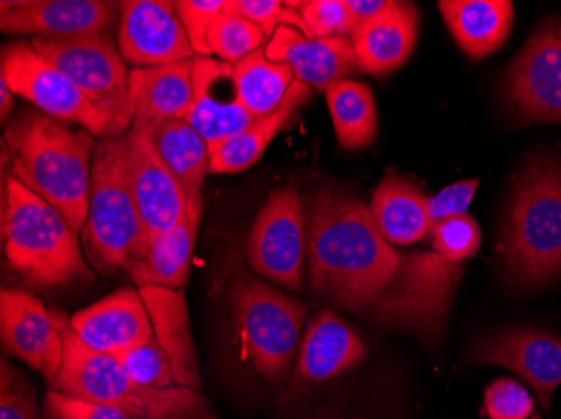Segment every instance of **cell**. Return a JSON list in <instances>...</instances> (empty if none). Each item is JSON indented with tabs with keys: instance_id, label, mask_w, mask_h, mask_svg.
<instances>
[{
	"instance_id": "6da1fadb",
	"label": "cell",
	"mask_w": 561,
	"mask_h": 419,
	"mask_svg": "<svg viewBox=\"0 0 561 419\" xmlns=\"http://www.w3.org/2000/svg\"><path fill=\"white\" fill-rule=\"evenodd\" d=\"M306 260L314 294L371 314L396 287L405 254L383 238L370 207L327 185L314 195Z\"/></svg>"
},
{
	"instance_id": "7a4b0ae2",
	"label": "cell",
	"mask_w": 561,
	"mask_h": 419,
	"mask_svg": "<svg viewBox=\"0 0 561 419\" xmlns=\"http://www.w3.org/2000/svg\"><path fill=\"white\" fill-rule=\"evenodd\" d=\"M94 138L84 128H71L31 108L5 125L12 175L59 210L78 235L87 225Z\"/></svg>"
},
{
	"instance_id": "3957f363",
	"label": "cell",
	"mask_w": 561,
	"mask_h": 419,
	"mask_svg": "<svg viewBox=\"0 0 561 419\" xmlns=\"http://www.w3.org/2000/svg\"><path fill=\"white\" fill-rule=\"evenodd\" d=\"M49 312L62 337L61 370L50 389L113 406L130 419H213L201 391L137 383L115 356L83 342L66 312L58 309Z\"/></svg>"
},
{
	"instance_id": "277c9868",
	"label": "cell",
	"mask_w": 561,
	"mask_h": 419,
	"mask_svg": "<svg viewBox=\"0 0 561 419\" xmlns=\"http://www.w3.org/2000/svg\"><path fill=\"white\" fill-rule=\"evenodd\" d=\"M513 286L538 289L561 276V160L543 154L516 178L503 230Z\"/></svg>"
},
{
	"instance_id": "5b68a950",
	"label": "cell",
	"mask_w": 561,
	"mask_h": 419,
	"mask_svg": "<svg viewBox=\"0 0 561 419\" xmlns=\"http://www.w3.org/2000/svg\"><path fill=\"white\" fill-rule=\"evenodd\" d=\"M4 185L2 238L9 266L39 287L93 279L83 245L65 216L14 175Z\"/></svg>"
},
{
	"instance_id": "8992f818",
	"label": "cell",
	"mask_w": 561,
	"mask_h": 419,
	"mask_svg": "<svg viewBox=\"0 0 561 419\" xmlns=\"http://www.w3.org/2000/svg\"><path fill=\"white\" fill-rule=\"evenodd\" d=\"M148 242L130 185L125 135L100 138L91 163L88 219L81 233L84 257L101 276L125 270Z\"/></svg>"
},
{
	"instance_id": "52a82bcc",
	"label": "cell",
	"mask_w": 561,
	"mask_h": 419,
	"mask_svg": "<svg viewBox=\"0 0 561 419\" xmlns=\"http://www.w3.org/2000/svg\"><path fill=\"white\" fill-rule=\"evenodd\" d=\"M231 307L241 358L264 380L285 381L298 348L306 305L241 272L232 283Z\"/></svg>"
},
{
	"instance_id": "ba28073f",
	"label": "cell",
	"mask_w": 561,
	"mask_h": 419,
	"mask_svg": "<svg viewBox=\"0 0 561 419\" xmlns=\"http://www.w3.org/2000/svg\"><path fill=\"white\" fill-rule=\"evenodd\" d=\"M41 58L75 81L98 109L108 115L116 137L134 123L130 71L108 33L69 37H33Z\"/></svg>"
},
{
	"instance_id": "9c48e42d",
	"label": "cell",
	"mask_w": 561,
	"mask_h": 419,
	"mask_svg": "<svg viewBox=\"0 0 561 419\" xmlns=\"http://www.w3.org/2000/svg\"><path fill=\"white\" fill-rule=\"evenodd\" d=\"M0 69V78L12 93L33 103L39 112L83 126L93 137H116L112 118L98 109L69 75L41 58L31 43L5 44Z\"/></svg>"
},
{
	"instance_id": "30bf717a",
	"label": "cell",
	"mask_w": 561,
	"mask_h": 419,
	"mask_svg": "<svg viewBox=\"0 0 561 419\" xmlns=\"http://www.w3.org/2000/svg\"><path fill=\"white\" fill-rule=\"evenodd\" d=\"M308 229L298 188L274 190L249 232V266L261 277L299 291L305 280Z\"/></svg>"
},
{
	"instance_id": "8fae6325",
	"label": "cell",
	"mask_w": 561,
	"mask_h": 419,
	"mask_svg": "<svg viewBox=\"0 0 561 419\" xmlns=\"http://www.w3.org/2000/svg\"><path fill=\"white\" fill-rule=\"evenodd\" d=\"M504 96L526 123H561V22L543 25L504 74Z\"/></svg>"
},
{
	"instance_id": "7c38bea8",
	"label": "cell",
	"mask_w": 561,
	"mask_h": 419,
	"mask_svg": "<svg viewBox=\"0 0 561 419\" xmlns=\"http://www.w3.org/2000/svg\"><path fill=\"white\" fill-rule=\"evenodd\" d=\"M118 49L135 68L173 65L197 58L176 2L126 0L122 2Z\"/></svg>"
},
{
	"instance_id": "4fadbf2b",
	"label": "cell",
	"mask_w": 561,
	"mask_h": 419,
	"mask_svg": "<svg viewBox=\"0 0 561 419\" xmlns=\"http://www.w3.org/2000/svg\"><path fill=\"white\" fill-rule=\"evenodd\" d=\"M125 137L131 190L148 238L170 232L188 216L187 197L163 163L150 129L131 125Z\"/></svg>"
},
{
	"instance_id": "5bb4252c",
	"label": "cell",
	"mask_w": 561,
	"mask_h": 419,
	"mask_svg": "<svg viewBox=\"0 0 561 419\" xmlns=\"http://www.w3.org/2000/svg\"><path fill=\"white\" fill-rule=\"evenodd\" d=\"M0 337L5 354L14 356L55 384L62 364V337L50 312L30 292L2 289Z\"/></svg>"
},
{
	"instance_id": "9a60e30c",
	"label": "cell",
	"mask_w": 561,
	"mask_h": 419,
	"mask_svg": "<svg viewBox=\"0 0 561 419\" xmlns=\"http://www.w3.org/2000/svg\"><path fill=\"white\" fill-rule=\"evenodd\" d=\"M474 364L503 365L537 391L550 411L553 391L561 384V339L535 329H506L484 337L472 349Z\"/></svg>"
},
{
	"instance_id": "2e32d148",
	"label": "cell",
	"mask_w": 561,
	"mask_h": 419,
	"mask_svg": "<svg viewBox=\"0 0 561 419\" xmlns=\"http://www.w3.org/2000/svg\"><path fill=\"white\" fill-rule=\"evenodd\" d=\"M122 2L105 0H21L0 2V30L33 37L106 33Z\"/></svg>"
},
{
	"instance_id": "e0dca14e",
	"label": "cell",
	"mask_w": 561,
	"mask_h": 419,
	"mask_svg": "<svg viewBox=\"0 0 561 419\" xmlns=\"http://www.w3.org/2000/svg\"><path fill=\"white\" fill-rule=\"evenodd\" d=\"M71 326L90 348L112 356L147 345L156 337L140 292L135 289H119L76 312Z\"/></svg>"
},
{
	"instance_id": "ac0fdd59",
	"label": "cell",
	"mask_w": 561,
	"mask_h": 419,
	"mask_svg": "<svg viewBox=\"0 0 561 419\" xmlns=\"http://www.w3.org/2000/svg\"><path fill=\"white\" fill-rule=\"evenodd\" d=\"M367 358L360 336L333 312L310 321L299 346L291 391H302L353 370Z\"/></svg>"
},
{
	"instance_id": "d6986e66",
	"label": "cell",
	"mask_w": 561,
	"mask_h": 419,
	"mask_svg": "<svg viewBox=\"0 0 561 419\" xmlns=\"http://www.w3.org/2000/svg\"><path fill=\"white\" fill-rule=\"evenodd\" d=\"M266 56L271 61L291 66L296 80L320 91L360 69L350 37L308 39L289 25L277 27L266 46Z\"/></svg>"
},
{
	"instance_id": "ffe728a7",
	"label": "cell",
	"mask_w": 561,
	"mask_h": 419,
	"mask_svg": "<svg viewBox=\"0 0 561 419\" xmlns=\"http://www.w3.org/2000/svg\"><path fill=\"white\" fill-rule=\"evenodd\" d=\"M417 9L407 2H393L386 12L356 22L350 40L360 71L390 74L411 56L417 36Z\"/></svg>"
},
{
	"instance_id": "44dd1931",
	"label": "cell",
	"mask_w": 561,
	"mask_h": 419,
	"mask_svg": "<svg viewBox=\"0 0 561 419\" xmlns=\"http://www.w3.org/2000/svg\"><path fill=\"white\" fill-rule=\"evenodd\" d=\"M194 59L131 69V125L144 126L153 133V129L163 121L185 119L194 101Z\"/></svg>"
},
{
	"instance_id": "7402d4cb",
	"label": "cell",
	"mask_w": 561,
	"mask_h": 419,
	"mask_svg": "<svg viewBox=\"0 0 561 419\" xmlns=\"http://www.w3.org/2000/svg\"><path fill=\"white\" fill-rule=\"evenodd\" d=\"M153 333L172 362L179 386L201 391L197 352L192 337L191 316L184 289L140 287Z\"/></svg>"
},
{
	"instance_id": "603a6c76",
	"label": "cell",
	"mask_w": 561,
	"mask_h": 419,
	"mask_svg": "<svg viewBox=\"0 0 561 419\" xmlns=\"http://www.w3.org/2000/svg\"><path fill=\"white\" fill-rule=\"evenodd\" d=\"M201 219L187 216L170 232L151 235L126 264L125 272L140 287L184 289L191 276L192 254Z\"/></svg>"
},
{
	"instance_id": "cb8c5ba5",
	"label": "cell",
	"mask_w": 561,
	"mask_h": 419,
	"mask_svg": "<svg viewBox=\"0 0 561 419\" xmlns=\"http://www.w3.org/2000/svg\"><path fill=\"white\" fill-rule=\"evenodd\" d=\"M226 68L227 62L219 59L202 56L194 59V101L185 119L206 140L209 150L242 133L257 119L245 109L238 96L232 100L217 96V81Z\"/></svg>"
},
{
	"instance_id": "d4e9b609",
	"label": "cell",
	"mask_w": 561,
	"mask_h": 419,
	"mask_svg": "<svg viewBox=\"0 0 561 419\" xmlns=\"http://www.w3.org/2000/svg\"><path fill=\"white\" fill-rule=\"evenodd\" d=\"M313 96V88L295 80L291 90L286 94L285 101L273 115L256 119L248 129L222 143L210 148L209 173L214 175H232L244 172L263 156L267 144L285 129L298 113L302 104Z\"/></svg>"
},
{
	"instance_id": "484cf974",
	"label": "cell",
	"mask_w": 561,
	"mask_h": 419,
	"mask_svg": "<svg viewBox=\"0 0 561 419\" xmlns=\"http://www.w3.org/2000/svg\"><path fill=\"white\" fill-rule=\"evenodd\" d=\"M439 9L454 39L471 58L491 55L512 33L515 9L506 0H443Z\"/></svg>"
},
{
	"instance_id": "4316f807",
	"label": "cell",
	"mask_w": 561,
	"mask_h": 419,
	"mask_svg": "<svg viewBox=\"0 0 561 419\" xmlns=\"http://www.w3.org/2000/svg\"><path fill=\"white\" fill-rule=\"evenodd\" d=\"M153 143L187 197L188 216L202 219V187L209 173V144L187 119H169L153 129Z\"/></svg>"
},
{
	"instance_id": "83f0119b",
	"label": "cell",
	"mask_w": 561,
	"mask_h": 419,
	"mask_svg": "<svg viewBox=\"0 0 561 419\" xmlns=\"http://www.w3.org/2000/svg\"><path fill=\"white\" fill-rule=\"evenodd\" d=\"M371 217L389 244L411 245L431 233L427 197L402 176L387 175L375 188Z\"/></svg>"
},
{
	"instance_id": "f1b7e54d",
	"label": "cell",
	"mask_w": 561,
	"mask_h": 419,
	"mask_svg": "<svg viewBox=\"0 0 561 419\" xmlns=\"http://www.w3.org/2000/svg\"><path fill=\"white\" fill-rule=\"evenodd\" d=\"M296 75L286 62L267 59L266 47L232 66V83L239 101L257 119L273 115L291 90Z\"/></svg>"
},
{
	"instance_id": "f546056e",
	"label": "cell",
	"mask_w": 561,
	"mask_h": 419,
	"mask_svg": "<svg viewBox=\"0 0 561 419\" xmlns=\"http://www.w3.org/2000/svg\"><path fill=\"white\" fill-rule=\"evenodd\" d=\"M328 108L336 138L348 151L370 147L377 137V108L370 88L352 80L339 81L327 90Z\"/></svg>"
},
{
	"instance_id": "4dcf8cb0",
	"label": "cell",
	"mask_w": 561,
	"mask_h": 419,
	"mask_svg": "<svg viewBox=\"0 0 561 419\" xmlns=\"http://www.w3.org/2000/svg\"><path fill=\"white\" fill-rule=\"evenodd\" d=\"M264 39L266 34L256 24L224 11L214 19L207 34L210 55L231 66L264 47Z\"/></svg>"
},
{
	"instance_id": "1f68e13d",
	"label": "cell",
	"mask_w": 561,
	"mask_h": 419,
	"mask_svg": "<svg viewBox=\"0 0 561 419\" xmlns=\"http://www.w3.org/2000/svg\"><path fill=\"white\" fill-rule=\"evenodd\" d=\"M115 358L122 362L126 373L144 386H179L175 374H173L172 362H170L169 356L163 351L157 337H153L147 345L128 349V351L122 352Z\"/></svg>"
},
{
	"instance_id": "d6a6232c",
	"label": "cell",
	"mask_w": 561,
	"mask_h": 419,
	"mask_svg": "<svg viewBox=\"0 0 561 419\" xmlns=\"http://www.w3.org/2000/svg\"><path fill=\"white\" fill-rule=\"evenodd\" d=\"M286 5L301 14L313 39L346 37L356 24L346 5V0H306V2H286Z\"/></svg>"
},
{
	"instance_id": "836d02e7",
	"label": "cell",
	"mask_w": 561,
	"mask_h": 419,
	"mask_svg": "<svg viewBox=\"0 0 561 419\" xmlns=\"http://www.w3.org/2000/svg\"><path fill=\"white\" fill-rule=\"evenodd\" d=\"M224 12L227 14L238 15L245 21L256 24L263 30L266 37L276 33L280 25H289L295 27L299 33L305 34L308 39L311 37L310 31L306 27L301 14L296 9L288 8L286 2H277V0H226Z\"/></svg>"
},
{
	"instance_id": "e575fe53",
	"label": "cell",
	"mask_w": 561,
	"mask_h": 419,
	"mask_svg": "<svg viewBox=\"0 0 561 419\" xmlns=\"http://www.w3.org/2000/svg\"><path fill=\"white\" fill-rule=\"evenodd\" d=\"M432 251L449 260L462 261L478 252L481 230L469 216L453 217L432 226Z\"/></svg>"
},
{
	"instance_id": "d590c367",
	"label": "cell",
	"mask_w": 561,
	"mask_h": 419,
	"mask_svg": "<svg viewBox=\"0 0 561 419\" xmlns=\"http://www.w3.org/2000/svg\"><path fill=\"white\" fill-rule=\"evenodd\" d=\"M484 412L490 419H540L529 391L510 377H501L486 387Z\"/></svg>"
},
{
	"instance_id": "8d00e7d4",
	"label": "cell",
	"mask_w": 561,
	"mask_h": 419,
	"mask_svg": "<svg viewBox=\"0 0 561 419\" xmlns=\"http://www.w3.org/2000/svg\"><path fill=\"white\" fill-rule=\"evenodd\" d=\"M0 380V419H47L44 409L37 408L33 389L5 361Z\"/></svg>"
},
{
	"instance_id": "74e56055",
	"label": "cell",
	"mask_w": 561,
	"mask_h": 419,
	"mask_svg": "<svg viewBox=\"0 0 561 419\" xmlns=\"http://www.w3.org/2000/svg\"><path fill=\"white\" fill-rule=\"evenodd\" d=\"M226 0H179L176 12L181 15L185 33L194 47L195 55L210 58L207 34L214 19L224 11Z\"/></svg>"
},
{
	"instance_id": "f35d334b",
	"label": "cell",
	"mask_w": 561,
	"mask_h": 419,
	"mask_svg": "<svg viewBox=\"0 0 561 419\" xmlns=\"http://www.w3.org/2000/svg\"><path fill=\"white\" fill-rule=\"evenodd\" d=\"M43 409L47 419H130L113 406L87 401L55 389L47 391Z\"/></svg>"
},
{
	"instance_id": "ab89813d",
	"label": "cell",
	"mask_w": 561,
	"mask_h": 419,
	"mask_svg": "<svg viewBox=\"0 0 561 419\" xmlns=\"http://www.w3.org/2000/svg\"><path fill=\"white\" fill-rule=\"evenodd\" d=\"M479 187V179H462L427 197V212L432 226L453 217L468 216V208Z\"/></svg>"
},
{
	"instance_id": "60d3db41",
	"label": "cell",
	"mask_w": 561,
	"mask_h": 419,
	"mask_svg": "<svg viewBox=\"0 0 561 419\" xmlns=\"http://www.w3.org/2000/svg\"><path fill=\"white\" fill-rule=\"evenodd\" d=\"M392 4L393 0H346V5H348L355 22L375 18V15L386 12Z\"/></svg>"
},
{
	"instance_id": "b9f144b4",
	"label": "cell",
	"mask_w": 561,
	"mask_h": 419,
	"mask_svg": "<svg viewBox=\"0 0 561 419\" xmlns=\"http://www.w3.org/2000/svg\"><path fill=\"white\" fill-rule=\"evenodd\" d=\"M12 106H14V100H12V91L5 80L0 78V118L5 123L9 115L12 113Z\"/></svg>"
}]
</instances>
